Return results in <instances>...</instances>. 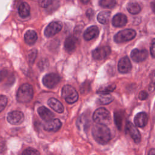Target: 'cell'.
Wrapping results in <instances>:
<instances>
[{
	"instance_id": "6da1fadb",
	"label": "cell",
	"mask_w": 155,
	"mask_h": 155,
	"mask_svg": "<svg viewBox=\"0 0 155 155\" xmlns=\"http://www.w3.org/2000/svg\"><path fill=\"white\" fill-rule=\"evenodd\" d=\"M94 140L99 144L105 145L111 139V132L109 128L103 124H95L91 130Z\"/></svg>"
},
{
	"instance_id": "7a4b0ae2",
	"label": "cell",
	"mask_w": 155,
	"mask_h": 155,
	"mask_svg": "<svg viewBox=\"0 0 155 155\" xmlns=\"http://www.w3.org/2000/svg\"><path fill=\"white\" fill-rule=\"evenodd\" d=\"M33 96V89L29 84H22L18 89L16 93V100L20 103L30 102Z\"/></svg>"
},
{
	"instance_id": "3957f363",
	"label": "cell",
	"mask_w": 155,
	"mask_h": 155,
	"mask_svg": "<svg viewBox=\"0 0 155 155\" xmlns=\"http://www.w3.org/2000/svg\"><path fill=\"white\" fill-rule=\"evenodd\" d=\"M93 119L96 124L107 125L110 124L111 116L110 112L105 108H99L94 112Z\"/></svg>"
},
{
	"instance_id": "277c9868",
	"label": "cell",
	"mask_w": 155,
	"mask_h": 155,
	"mask_svg": "<svg viewBox=\"0 0 155 155\" xmlns=\"http://www.w3.org/2000/svg\"><path fill=\"white\" fill-rule=\"evenodd\" d=\"M62 97L68 104H73L78 99V93L77 91L71 85H65L62 88Z\"/></svg>"
},
{
	"instance_id": "5b68a950",
	"label": "cell",
	"mask_w": 155,
	"mask_h": 155,
	"mask_svg": "<svg viewBox=\"0 0 155 155\" xmlns=\"http://www.w3.org/2000/svg\"><path fill=\"white\" fill-rule=\"evenodd\" d=\"M136 32L134 30L128 28L119 31L114 37V40L117 43H121L132 40L135 38Z\"/></svg>"
},
{
	"instance_id": "8992f818",
	"label": "cell",
	"mask_w": 155,
	"mask_h": 155,
	"mask_svg": "<svg viewBox=\"0 0 155 155\" xmlns=\"http://www.w3.org/2000/svg\"><path fill=\"white\" fill-rule=\"evenodd\" d=\"M61 81L60 76L56 73H48L42 78L43 84L48 88H53L56 87Z\"/></svg>"
},
{
	"instance_id": "52a82bcc",
	"label": "cell",
	"mask_w": 155,
	"mask_h": 155,
	"mask_svg": "<svg viewBox=\"0 0 155 155\" xmlns=\"http://www.w3.org/2000/svg\"><path fill=\"white\" fill-rule=\"evenodd\" d=\"M62 27V23L59 21H53L50 23L45 29L44 35L47 38L53 36L59 33Z\"/></svg>"
},
{
	"instance_id": "ba28073f",
	"label": "cell",
	"mask_w": 155,
	"mask_h": 155,
	"mask_svg": "<svg viewBox=\"0 0 155 155\" xmlns=\"http://www.w3.org/2000/svg\"><path fill=\"white\" fill-rule=\"evenodd\" d=\"M111 53V48L108 46L99 47L92 52L93 58L96 60H102Z\"/></svg>"
},
{
	"instance_id": "9c48e42d",
	"label": "cell",
	"mask_w": 155,
	"mask_h": 155,
	"mask_svg": "<svg viewBox=\"0 0 155 155\" xmlns=\"http://www.w3.org/2000/svg\"><path fill=\"white\" fill-rule=\"evenodd\" d=\"M7 119V121L12 125H19L23 122L24 115L23 113L20 111H12L8 113Z\"/></svg>"
},
{
	"instance_id": "30bf717a",
	"label": "cell",
	"mask_w": 155,
	"mask_h": 155,
	"mask_svg": "<svg viewBox=\"0 0 155 155\" xmlns=\"http://www.w3.org/2000/svg\"><path fill=\"white\" fill-rule=\"evenodd\" d=\"M125 131L128 133L135 143H138L140 142L141 136L137 128L131 122H127L125 127Z\"/></svg>"
},
{
	"instance_id": "8fae6325",
	"label": "cell",
	"mask_w": 155,
	"mask_h": 155,
	"mask_svg": "<svg viewBox=\"0 0 155 155\" xmlns=\"http://www.w3.org/2000/svg\"><path fill=\"white\" fill-rule=\"evenodd\" d=\"M148 55V51L145 49H134L131 51L130 56L131 59L136 62H139L145 60Z\"/></svg>"
},
{
	"instance_id": "7c38bea8",
	"label": "cell",
	"mask_w": 155,
	"mask_h": 155,
	"mask_svg": "<svg viewBox=\"0 0 155 155\" xmlns=\"http://www.w3.org/2000/svg\"><path fill=\"white\" fill-rule=\"evenodd\" d=\"M131 69V64L127 56L122 58L118 63V70L121 73H127Z\"/></svg>"
},
{
	"instance_id": "4fadbf2b",
	"label": "cell",
	"mask_w": 155,
	"mask_h": 155,
	"mask_svg": "<svg viewBox=\"0 0 155 155\" xmlns=\"http://www.w3.org/2000/svg\"><path fill=\"white\" fill-rule=\"evenodd\" d=\"M62 125V123L58 119H53L52 120L46 122L44 125V128L48 131H57Z\"/></svg>"
},
{
	"instance_id": "5bb4252c",
	"label": "cell",
	"mask_w": 155,
	"mask_h": 155,
	"mask_svg": "<svg viewBox=\"0 0 155 155\" xmlns=\"http://www.w3.org/2000/svg\"><path fill=\"white\" fill-rule=\"evenodd\" d=\"M38 113L40 117L46 122L52 120L54 114L49 109L44 106H41L38 108Z\"/></svg>"
},
{
	"instance_id": "9a60e30c",
	"label": "cell",
	"mask_w": 155,
	"mask_h": 155,
	"mask_svg": "<svg viewBox=\"0 0 155 155\" xmlns=\"http://www.w3.org/2000/svg\"><path fill=\"white\" fill-rule=\"evenodd\" d=\"M99 35V29L97 26L92 25L86 29L84 33V38L86 41L91 40L96 38Z\"/></svg>"
},
{
	"instance_id": "2e32d148",
	"label": "cell",
	"mask_w": 155,
	"mask_h": 155,
	"mask_svg": "<svg viewBox=\"0 0 155 155\" xmlns=\"http://www.w3.org/2000/svg\"><path fill=\"white\" fill-rule=\"evenodd\" d=\"M134 122L136 126L138 127H145L148 122V116L145 112H140L137 113L134 119Z\"/></svg>"
},
{
	"instance_id": "e0dca14e",
	"label": "cell",
	"mask_w": 155,
	"mask_h": 155,
	"mask_svg": "<svg viewBox=\"0 0 155 155\" xmlns=\"http://www.w3.org/2000/svg\"><path fill=\"white\" fill-rule=\"evenodd\" d=\"M47 104L53 110L57 113H62L64 110V107L62 103L54 97L50 98L47 101Z\"/></svg>"
},
{
	"instance_id": "ac0fdd59",
	"label": "cell",
	"mask_w": 155,
	"mask_h": 155,
	"mask_svg": "<svg viewBox=\"0 0 155 155\" xmlns=\"http://www.w3.org/2000/svg\"><path fill=\"white\" fill-rule=\"evenodd\" d=\"M127 22V16L122 13H117L112 19V24L117 27H120L124 26Z\"/></svg>"
},
{
	"instance_id": "d6986e66",
	"label": "cell",
	"mask_w": 155,
	"mask_h": 155,
	"mask_svg": "<svg viewBox=\"0 0 155 155\" xmlns=\"http://www.w3.org/2000/svg\"><path fill=\"white\" fill-rule=\"evenodd\" d=\"M64 48L68 52H72L76 48V38L73 36H68L64 42Z\"/></svg>"
},
{
	"instance_id": "ffe728a7",
	"label": "cell",
	"mask_w": 155,
	"mask_h": 155,
	"mask_svg": "<svg viewBox=\"0 0 155 155\" xmlns=\"http://www.w3.org/2000/svg\"><path fill=\"white\" fill-rule=\"evenodd\" d=\"M38 39L36 33L34 30H28L24 35L25 42L28 45L34 44Z\"/></svg>"
},
{
	"instance_id": "44dd1931",
	"label": "cell",
	"mask_w": 155,
	"mask_h": 155,
	"mask_svg": "<svg viewBox=\"0 0 155 155\" xmlns=\"http://www.w3.org/2000/svg\"><path fill=\"white\" fill-rule=\"evenodd\" d=\"M30 12V8L27 2H22L18 7L19 15L23 18L29 16Z\"/></svg>"
},
{
	"instance_id": "7402d4cb",
	"label": "cell",
	"mask_w": 155,
	"mask_h": 155,
	"mask_svg": "<svg viewBox=\"0 0 155 155\" xmlns=\"http://www.w3.org/2000/svg\"><path fill=\"white\" fill-rule=\"evenodd\" d=\"M127 9L129 13L135 15L139 13L141 10L140 5L136 2H130L127 5Z\"/></svg>"
},
{
	"instance_id": "603a6c76",
	"label": "cell",
	"mask_w": 155,
	"mask_h": 155,
	"mask_svg": "<svg viewBox=\"0 0 155 155\" xmlns=\"http://www.w3.org/2000/svg\"><path fill=\"white\" fill-rule=\"evenodd\" d=\"M110 17V12L108 11H104L100 12L97 17V21L102 24H106L108 23Z\"/></svg>"
},
{
	"instance_id": "cb8c5ba5",
	"label": "cell",
	"mask_w": 155,
	"mask_h": 155,
	"mask_svg": "<svg viewBox=\"0 0 155 155\" xmlns=\"http://www.w3.org/2000/svg\"><path fill=\"white\" fill-rule=\"evenodd\" d=\"M113 97L109 94H101L98 99V102L100 104L107 105L111 103L113 101Z\"/></svg>"
},
{
	"instance_id": "d4e9b609",
	"label": "cell",
	"mask_w": 155,
	"mask_h": 155,
	"mask_svg": "<svg viewBox=\"0 0 155 155\" xmlns=\"http://www.w3.org/2000/svg\"><path fill=\"white\" fill-rule=\"evenodd\" d=\"M99 5L104 8H111L116 5V0H100Z\"/></svg>"
},
{
	"instance_id": "484cf974",
	"label": "cell",
	"mask_w": 155,
	"mask_h": 155,
	"mask_svg": "<svg viewBox=\"0 0 155 155\" xmlns=\"http://www.w3.org/2000/svg\"><path fill=\"white\" fill-rule=\"evenodd\" d=\"M115 85H110L104 87H102L99 88L97 93L101 94H109L110 92L113 91L116 88Z\"/></svg>"
},
{
	"instance_id": "4316f807",
	"label": "cell",
	"mask_w": 155,
	"mask_h": 155,
	"mask_svg": "<svg viewBox=\"0 0 155 155\" xmlns=\"http://www.w3.org/2000/svg\"><path fill=\"white\" fill-rule=\"evenodd\" d=\"M122 115L120 111H115L114 114V119L115 124L119 130H120L122 122Z\"/></svg>"
},
{
	"instance_id": "83f0119b",
	"label": "cell",
	"mask_w": 155,
	"mask_h": 155,
	"mask_svg": "<svg viewBox=\"0 0 155 155\" xmlns=\"http://www.w3.org/2000/svg\"><path fill=\"white\" fill-rule=\"evenodd\" d=\"M37 53H38V51L36 49H33L30 50V51L28 53V60L30 64H32L35 62L37 57Z\"/></svg>"
},
{
	"instance_id": "f1b7e54d",
	"label": "cell",
	"mask_w": 155,
	"mask_h": 155,
	"mask_svg": "<svg viewBox=\"0 0 155 155\" xmlns=\"http://www.w3.org/2000/svg\"><path fill=\"white\" fill-rule=\"evenodd\" d=\"M151 82L148 87V90L151 92L155 90V70L153 71L150 74Z\"/></svg>"
},
{
	"instance_id": "f546056e",
	"label": "cell",
	"mask_w": 155,
	"mask_h": 155,
	"mask_svg": "<svg viewBox=\"0 0 155 155\" xmlns=\"http://www.w3.org/2000/svg\"><path fill=\"white\" fill-rule=\"evenodd\" d=\"M23 155H40L39 152L33 148H28L23 152Z\"/></svg>"
},
{
	"instance_id": "4dcf8cb0",
	"label": "cell",
	"mask_w": 155,
	"mask_h": 155,
	"mask_svg": "<svg viewBox=\"0 0 155 155\" xmlns=\"http://www.w3.org/2000/svg\"><path fill=\"white\" fill-rule=\"evenodd\" d=\"M7 104V98L5 96L0 95V113L5 108Z\"/></svg>"
},
{
	"instance_id": "1f68e13d",
	"label": "cell",
	"mask_w": 155,
	"mask_h": 155,
	"mask_svg": "<svg viewBox=\"0 0 155 155\" xmlns=\"http://www.w3.org/2000/svg\"><path fill=\"white\" fill-rule=\"evenodd\" d=\"M38 3L41 7L46 8L51 4V0H38Z\"/></svg>"
},
{
	"instance_id": "d6a6232c",
	"label": "cell",
	"mask_w": 155,
	"mask_h": 155,
	"mask_svg": "<svg viewBox=\"0 0 155 155\" xmlns=\"http://www.w3.org/2000/svg\"><path fill=\"white\" fill-rule=\"evenodd\" d=\"M150 53L153 58H155V38H154L151 43Z\"/></svg>"
},
{
	"instance_id": "836d02e7",
	"label": "cell",
	"mask_w": 155,
	"mask_h": 155,
	"mask_svg": "<svg viewBox=\"0 0 155 155\" xmlns=\"http://www.w3.org/2000/svg\"><path fill=\"white\" fill-rule=\"evenodd\" d=\"M148 93L145 91H141L139 93V99L143 101L146 99L148 97Z\"/></svg>"
},
{
	"instance_id": "e575fe53",
	"label": "cell",
	"mask_w": 155,
	"mask_h": 155,
	"mask_svg": "<svg viewBox=\"0 0 155 155\" xmlns=\"http://www.w3.org/2000/svg\"><path fill=\"white\" fill-rule=\"evenodd\" d=\"M5 149V142L2 140H0V153H2Z\"/></svg>"
},
{
	"instance_id": "d590c367",
	"label": "cell",
	"mask_w": 155,
	"mask_h": 155,
	"mask_svg": "<svg viewBox=\"0 0 155 155\" xmlns=\"http://www.w3.org/2000/svg\"><path fill=\"white\" fill-rule=\"evenodd\" d=\"M7 71L5 70H3V71H0V81L1 80H2L7 75Z\"/></svg>"
},
{
	"instance_id": "8d00e7d4",
	"label": "cell",
	"mask_w": 155,
	"mask_h": 155,
	"mask_svg": "<svg viewBox=\"0 0 155 155\" xmlns=\"http://www.w3.org/2000/svg\"><path fill=\"white\" fill-rule=\"evenodd\" d=\"M93 10H91V9H88L87 11V13H86V15H87V16H88V18H91L92 16H93Z\"/></svg>"
},
{
	"instance_id": "74e56055",
	"label": "cell",
	"mask_w": 155,
	"mask_h": 155,
	"mask_svg": "<svg viewBox=\"0 0 155 155\" xmlns=\"http://www.w3.org/2000/svg\"><path fill=\"white\" fill-rule=\"evenodd\" d=\"M151 7L152 10L153 11V12L155 13V1H153L151 3Z\"/></svg>"
},
{
	"instance_id": "f35d334b",
	"label": "cell",
	"mask_w": 155,
	"mask_h": 155,
	"mask_svg": "<svg viewBox=\"0 0 155 155\" xmlns=\"http://www.w3.org/2000/svg\"><path fill=\"white\" fill-rule=\"evenodd\" d=\"M148 155H155V148H151L149 151Z\"/></svg>"
},
{
	"instance_id": "ab89813d",
	"label": "cell",
	"mask_w": 155,
	"mask_h": 155,
	"mask_svg": "<svg viewBox=\"0 0 155 155\" xmlns=\"http://www.w3.org/2000/svg\"><path fill=\"white\" fill-rule=\"evenodd\" d=\"M82 1V2H83L84 4H87L90 0H81Z\"/></svg>"
}]
</instances>
